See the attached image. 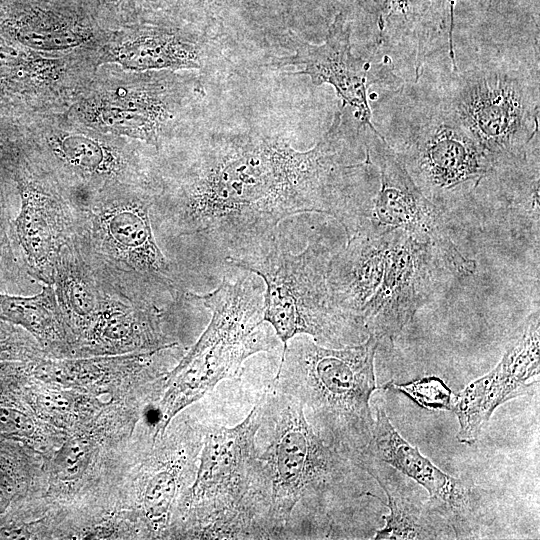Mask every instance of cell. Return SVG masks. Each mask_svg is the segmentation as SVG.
Returning <instances> with one entry per match:
<instances>
[{"label":"cell","instance_id":"6da1fadb","mask_svg":"<svg viewBox=\"0 0 540 540\" xmlns=\"http://www.w3.org/2000/svg\"><path fill=\"white\" fill-rule=\"evenodd\" d=\"M344 111H336L327 132L307 151L279 135L212 136L181 182L159 190L152 223L174 237L203 238L224 250L225 258L302 213L329 215L351 237L365 222L375 190L369 159L354 157Z\"/></svg>","mask_w":540,"mask_h":540},{"label":"cell","instance_id":"7a4b0ae2","mask_svg":"<svg viewBox=\"0 0 540 540\" xmlns=\"http://www.w3.org/2000/svg\"><path fill=\"white\" fill-rule=\"evenodd\" d=\"M259 401L255 445L269 492L270 539L344 538L342 523L374 496L371 476L319 437L298 401L271 384Z\"/></svg>","mask_w":540,"mask_h":540},{"label":"cell","instance_id":"3957f363","mask_svg":"<svg viewBox=\"0 0 540 540\" xmlns=\"http://www.w3.org/2000/svg\"><path fill=\"white\" fill-rule=\"evenodd\" d=\"M379 341L326 347L308 335L292 337L271 385L302 407L312 429L355 463L372 438L370 399L377 389L374 359ZM357 464V463H356Z\"/></svg>","mask_w":540,"mask_h":540},{"label":"cell","instance_id":"277c9868","mask_svg":"<svg viewBox=\"0 0 540 540\" xmlns=\"http://www.w3.org/2000/svg\"><path fill=\"white\" fill-rule=\"evenodd\" d=\"M261 405L233 427H204L199 467L184 504L186 534L198 539H270V499L255 445Z\"/></svg>","mask_w":540,"mask_h":540},{"label":"cell","instance_id":"5b68a950","mask_svg":"<svg viewBox=\"0 0 540 540\" xmlns=\"http://www.w3.org/2000/svg\"><path fill=\"white\" fill-rule=\"evenodd\" d=\"M333 253L322 238L291 253L279 229L225 263L259 276L265 286L263 320L283 347L294 336L308 335L322 346L341 348L365 341L363 322L334 305L327 273Z\"/></svg>","mask_w":540,"mask_h":540},{"label":"cell","instance_id":"8992f818","mask_svg":"<svg viewBox=\"0 0 540 540\" xmlns=\"http://www.w3.org/2000/svg\"><path fill=\"white\" fill-rule=\"evenodd\" d=\"M152 187L104 189L75 204L73 240L98 272L159 301L184 296L160 250L151 209Z\"/></svg>","mask_w":540,"mask_h":540},{"label":"cell","instance_id":"52a82bcc","mask_svg":"<svg viewBox=\"0 0 540 540\" xmlns=\"http://www.w3.org/2000/svg\"><path fill=\"white\" fill-rule=\"evenodd\" d=\"M442 99L495 172L528 161L539 132L538 71L488 63L456 72Z\"/></svg>","mask_w":540,"mask_h":540},{"label":"cell","instance_id":"ba28073f","mask_svg":"<svg viewBox=\"0 0 540 540\" xmlns=\"http://www.w3.org/2000/svg\"><path fill=\"white\" fill-rule=\"evenodd\" d=\"M400 92V91H399ZM401 90L390 126L394 149L408 173L436 205L476 188L495 172L481 148L443 101Z\"/></svg>","mask_w":540,"mask_h":540},{"label":"cell","instance_id":"9c48e42d","mask_svg":"<svg viewBox=\"0 0 540 540\" xmlns=\"http://www.w3.org/2000/svg\"><path fill=\"white\" fill-rule=\"evenodd\" d=\"M365 152L379 173V187L360 232L374 235L400 230L433 245L444 265L456 275L474 273L475 262L463 256L452 241L438 205L428 199L408 173L403 161L375 127L363 128Z\"/></svg>","mask_w":540,"mask_h":540},{"label":"cell","instance_id":"30bf717a","mask_svg":"<svg viewBox=\"0 0 540 540\" xmlns=\"http://www.w3.org/2000/svg\"><path fill=\"white\" fill-rule=\"evenodd\" d=\"M372 438L365 452L391 465L425 489L432 509L456 539L478 538L494 522L496 497L470 480L453 477L421 454L391 424L378 402Z\"/></svg>","mask_w":540,"mask_h":540},{"label":"cell","instance_id":"8fae6325","mask_svg":"<svg viewBox=\"0 0 540 540\" xmlns=\"http://www.w3.org/2000/svg\"><path fill=\"white\" fill-rule=\"evenodd\" d=\"M381 283L361 313L369 335L393 343L435 290L440 262L436 248L404 231L386 232Z\"/></svg>","mask_w":540,"mask_h":540},{"label":"cell","instance_id":"7c38bea8","mask_svg":"<svg viewBox=\"0 0 540 540\" xmlns=\"http://www.w3.org/2000/svg\"><path fill=\"white\" fill-rule=\"evenodd\" d=\"M540 316L530 314L513 332L499 363L456 395L452 410L459 422L456 438L475 443L500 405L526 395L539 383Z\"/></svg>","mask_w":540,"mask_h":540},{"label":"cell","instance_id":"4fadbf2b","mask_svg":"<svg viewBox=\"0 0 540 540\" xmlns=\"http://www.w3.org/2000/svg\"><path fill=\"white\" fill-rule=\"evenodd\" d=\"M20 210L14 233L25 270L43 285H52L61 248L74 234L75 204L55 185L16 170Z\"/></svg>","mask_w":540,"mask_h":540},{"label":"cell","instance_id":"5bb4252c","mask_svg":"<svg viewBox=\"0 0 540 540\" xmlns=\"http://www.w3.org/2000/svg\"><path fill=\"white\" fill-rule=\"evenodd\" d=\"M378 28L377 44L400 49L411 59L415 82L419 81L425 59L441 46L445 37L453 72L455 59L453 0H364Z\"/></svg>","mask_w":540,"mask_h":540},{"label":"cell","instance_id":"9a60e30c","mask_svg":"<svg viewBox=\"0 0 540 540\" xmlns=\"http://www.w3.org/2000/svg\"><path fill=\"white\" fill-rule=\"evenodd\" d=\"M350 34V23L340 13L329 27L323 44L313 45L302 41L294 55L278 58L272 65L297 66L301 69L293 74L308 75L315 85L326 83L333 86L342 100L341 106L353 108L363 128H373L368 100L370 65L353 55Z\"/></svg>","mask_w":540,"mask_h":540},{"label":"cell","instance_id":"2e32d148","mask_svg":"<svg viewBox=\"0 0 540 540\" xmlns=\"http://www.w3.org/2000/svg\"><path fill=\"white\" fill-rule=\"evenodd\" d=\"M387 496L389 514L376 530L375 540L454 539L450 525L431 507L428 495L413 479L391 465L364 452L357 460Z\"/></svg>","mask_w":540,"mask_h":540},{"label":"cell","instance_id":"e0dca14e","mask_svg":"<svg viewBox=\"0 0 540 540\" xmlns=\"http://www.w3.org/2000/svg\"><path fill=\"white\" fill-rule=\"evenodd\" d=\"M386 241V233H356L329 262L327 284L332 302L360 320L382 280Z\"/></svg>","mask_w":540,"mask_h":540},{"label":"cell","instance_id":"ac0fdd59","mask_svg":"<svg viewBox=\"0 0 540 540\" xmlns=\"http://www.w3.org/2000/svg\"><path fill=\"white\" fill-rule=\"evenodd\" d=\"M203 55L204 43L171 34H153L123 47L118 61L137 70L200 69L203 66Z\"/></svg>","mask_w":540,"mask_h":540},{"label":"cell","instance_id":"d6986e66","mask_svg":"<svg viewBox=\"0 0 540 540\" xmlns=\"http://www.w3.org/2000/svg\"><path fill=\"white\" fill-rule=\"evenodd\" d=\"M0 317L22 324L42 336L55 339L60 335L62 315L52 285H43L33 296L0 292Z\"/></svg>","mask_w":540,"mask_h":540},{"label":"cell","instance_id":"ffe728a7","mask_svg":"<svg viewBox=\"0 0 540 540\" xmlns=\"http://www.w3.org/2000/svg\"><path fill=\"white\" fill-rule=\"evenodd\" d=\"M201 450L188 455L182 451L174 459L152 471L143 490L142 503L145 515L152 525L166 524L177 496L183 465L189 459L196 458Z\"/></svg>","mask_w":540,"mask_h":540},{"label":"cell","instance_id":"44dd1931","mask_svg":"<svg viewBox=\"0 0 540 540\" xmlns=\"http://www.w3.org/2000/svg\"><path fill=\"white\" fill-rule=\"evenodd\" d=\"M386 388L401 392L426 409L452 410L456 397L443 380L435 376L400 385L389 383Z\"/></svg>","mask_w":540,"mask_h":540},{"label":"cell","instance_id":"7402d4cb","mask_svg":"<svg viewBox=\"0 0 540 540\" xmlns=\"http://www.w3.org/2000/svg\"><path fill=\"white\" fill-rule=\"evenodd\" d=\"M19 39L25 44L35 49L59 50L79 45L81 39L71 32H33L21 33Z\"/></svg>","mask_w":540,"mask_h":540},{"label":"cell","instance_id":"603a6c76","mask_svg":"<svg viewBox=\"0 0 540 540\" xmlns=\"http://www.w3.org/2000/svg\"><path fill=\"white\" fill-rule=\"evenodd\" d=\"M0 428L13 434L29 435L33 430V423L28 416L17 410L1 408Z\"/></svg>","mask_w":540,"mask_h":540},{"label":"cell","instance_id":"cb8c5ba5","mask_svg":"<svg viewBox=\"0 0 540 540\" xmlns=\"http://www.w3.org/2000/svg\"><path fill=\"white\" fill-rule=\"evenodd\" d=\"M9 283L8 279L4 275V273L0 270V287H5Z\"/></svg>","mask_w":540,"mask_h":540},{"label":"cell","instance_id":"d4e9b609","mask_svg":"<svg viewBox=\"0 0 540 540\" xmlns=\"http://www.w3.org/2000/svg\"><path fill=\"white\" fill-rule=\"evenodd\" d=\"M4 341H5V339L0 337V349L2 348V345H5Z\"/></svg>","mask_w":540,"mask_h":540},{"label":"cell","instance_id":"484cf974","mask_svg":"<svg viewBox=\"0 0 540 540\" xmlns=\"http://www.w3.org/2000/svg\"><path fill=\"white\" fill-rule=\"evenodd\" d=\"M493 0H489V3H491Z\"/></svg>","mask_w":540,"mask_h":540},{"label":"cell","instance_id":"4316f807","mask_svg":"<svg viewBox=\"0 0 540 540\" xmlns=\"http://www.w3.org/2000/svg\"><path fill=\"white\" fill-rule=\"evenodd\" d=\"M453 1H455V2H456V0H453Z\"/></svg>","mask_w":540,"mask_h":540}]
</instances>
